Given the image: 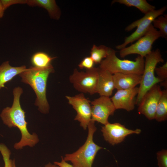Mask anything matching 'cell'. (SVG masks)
Returning a JSON list of instances; mask_svg holds the SVG:
<instances>
[{
    "label": "cell",
    "mask_w": 167,
    "mask_h": 167,
    "mask_svg": "<svg viewBox=\"0 0 167 167\" xmlns=\"http://www.w3.org/2000/svg\"><path fill=\"white\" fill-rule=\"evenodd\" d=\"M167 9L164 6L157 10H155L146 14L142 18L135 21L130 24L125 28V31L129 32L137 27L135 31L131 35L125 37L124 42L117 45L116 48L121 50L128 44L137 40L143 36L147 32L153 20L160 15L163 14Z\"/></svg>",
    "instance_id": "6"
},
{
    "label": "cell",
    "mask_w": 167,
    "mask_h": 167,
    "mask_svg": "<svg viewBox=\"0 0 167 167\" xmlns=\"http://www.w3.org/2000/svg\"><path fill=\"white\" fill-rule=\"evenodd\" d=\"M99 70V68L93 67L84 72L75 69L69 77L70 81L78 91L93 95L96 93Z\"/></svg>",
    "instance_id": "7"
},
{
    "label": "cell",
    "mask_w": 167,
    "mask_h": 167,
    "mask_svg": "<svg viewBox=\"0 0 167 167\" xmlns=\"http://www.w3.org/2000/svg\"><path fill=\"white\" fill-rule=\"evenodd\" d=\"M118 2L127 6H133L145 14L155 10L154 6L149 4L146 0H114L112 4Z\"/></svg>",
    "instance_id": "18"
},
{
    "label": "cell",
    "mask_w": 167,
    "mask_h": 167,
    "mask_svg": "<svg viewBox=\"0 0 167 167\" xmlns=\"http://www.w3.org/2000/svg\"><path fill=\"white\" fill-rule=\"evenodd\" d=\"M54 70L51 65L45 68L31 66L19 75L23 83L29 85L36 96L35 105L43 114L49 113V105L46 97L47 84L49 74Z\"/></svg>",
    "instance_id": "2"
},
{
    "label": "cell",
    "mask_w": 167,
    "mask_h": 167,
    "mask_svg": "<svg viewBox=\"0 0 167 167\" xmlns=\"http://www.w3.org/2000/svg\"><path fill=\"white\" fill-rule=\"evenodd\" d=\"M158 167H167V150L163 149L156 153Z\"/></svg>",
    "instance_id": "25"
},
{
    "label": "cell",
    "mask_w": 167,
    "mask_h": 167,
    "mask_svg": "<svg viewBox=\"0 0 167 167\" xmlns=\"http://www.w3.org/2000/svg\"><path fill=\"white\" fill-rule=\"evenodd\" d=\"M27 4L31 6H38L45 9L50 17L58 20L61 11L54 0H28Z\"/></svg>",
    "instance_id": "17"
},
{
    "label": "cell",
    "mask_w": 167,
    "mask_h": 167,
    "mask_svg": "<svg viewBox=\"0 0 167 167\" xmlns=\"http://www.w3.org/2000/svg\"><path fill=\"white\" fill-rule=\"evenodd\" d=\"M109 47L101 45L97 46L93 45L90 52V57L94 63L100 64L103 58L107 56Z\"/></svg>",
    "instance_id": "21"
},
{
    "label": "cell",
    "mask_w": 167,
    "mask_h": 167,
    "mask_svg": "<svg viewBox=\"0 0 167 167\" xmlns=\"http://www.w3.org/2000/svg\"><path fill=\"white\" fill-rule=\"evenodd\" d=\"M56 57H52L46 53L38 52L32 56L31 62L34 67L45 68L51 65L52 60Z\"/></svg>",
    "instance_id": "20"
},
{
    "label": "cell",
    "mask_w": 167,
    "mask_h": 167,
    "mask_svg": "<svg viewBox=\"0 0 167 167\" xmlns=\"http://www.w3.org/2000/svg\"><path fill=\"white\" fill-rule=\"evenodd\" d=\"M62 160L60 162L55 161L54 164L57 165L60 167H73L72 165L68 164L67 162L65 161L62 156Z\"/></svg>",
    "instance_id": "28"
},
{
    "label": "cell",
    "mask_w": 167,
    "mask_h": 167,
    "mask_svg": "<svg viewBox=\"0 0 167 167\" xmlns=\"http://www.w3.org/2000/svg\"><path fill=\"white\" fill-rule=\"evenodd\" d=\"M13 167H16L15 164V159L13 160Z\"/></svg>",
    "instance_id": "31"
},
{
    "label": "cell",
    "mask_w": 167,
    "mask_h": 167,
    "mask_svg": "<svg viewBox=\"0 0 167 167\" xmlns=\"http://www.w3.org/2000/svg\"><path fill=\"white\" fill-rule=\"evenodd\" d=\"M145 58L143 71L136 99L135 104L138 105L146 92L154 85L161 82L155 76L154 72L157 64L164 62L158 49L152 51Z\"/></svg>",
    "instance_id": "5"
},
{
    "label": "cell",
    "mask_w": 167,
    "mask_h": 167,
    "mask_svg": "<svg viewBox=\"0 0 167 167\" xmlns=\"http://www.w3.org/2000/svg\"><path fill=\"white\" fill-rule=\"evenodd\" d=\"M139 88L118 90L110 98L116 109H123L129 112L133 110L136 105L135 97L137 96Z\"/></svg>",
    "instance_id": "13"
},
{
    "label": "cell",
    "mask_w": 167,
    "mask_h": 167,
    "mask_svg": "<svg viewBox=\"0 0 167 167\" xmlns=\"http://www.w3.org/2000/svg\"><path fill=\"white\" fill-rule=\"evenodd\" d=\"M162 93L161 86L156 84L152 86L143 97L138 109L139 114L150 120L155 119L157 105Z\"/></svg>",
    "instance_id": "11"
},
{
    "label": "cell",
    "mask_w": 167,
    "mask_h": 167,
    "mask_svg": "<svg viewBox=\"0 0 167 167\" xmlns=\"http://www.w3.org/2000/svg\"><path fill=\"white\" fill-rule=\"evenodd\" d=\"M160 37L159 32L152 24L145 34L135 43L120 50V56L123 58L130 54H137L144 58L152 52V44Z\"/></svg>",
    "instance_id": "8"
},
{
    "label": "cell",
    "mask_w": 167,
    "mask_h": 167,
    "mask_svg": "<svg viewBox=\"0 0 167 167\" xmlns=\"http://www.w3.org/2000/svg\"><path fill=\"white\" fill-rule=\"evenodd\" d=\"M45 167H60V166L54 164H53L50 163H49L45 165Z\"/></svg>",
    "instance_id": "30"
},
{
    "label": "cell",
    "mask_w": 167,
    "mask_h": 167,
    "mask_svg": "<svg viewBox=\"0 0 167 167\" xmlns=\"http://www.w3.org/2000/svg\"><path fill=\"white\" fill-rule=\"evenodd\" d=\"M91 120L104 125L108 123V118L116 110L109 97L101 96L91 102Z\"/></svg>",
    "instance_id": "10"
},
{
    "label": "cell",
    "mask_w": 167,
    "mask_h": 167,
    "mask_svg": "<svg viewBox=\"0 0 167 167\" xmlns=\"http://www.w3.org/2000/svg\"><path fill=\"white\" fill-rule=\"evenodd\" d=\"M94 62L90 57L84 58L78 65L80 69H90L93 67Z\"/></svg>",
    "instance_id": "26"
},
{
    "label": "cell",
    "mask_w": 167,
    "mask_h": 167,
    "mask_svg": "<svg viewBox=\"0 0 167 167\" xmlns=\"http://www.w3.org/2000/svg\"><path fill=\"white\" fill-rule=\"evenodd\" d=\"M155 71L157 75V78L161 81V82L167 81V62L161 66L156 67Z\"/></svg>",
    "instance_id": "24"
},
{
    "label": "cell",
    "mask_w": 167,
    "mask_h": 167,
    "mask_svg": "<svg viewBox=\"0 0 167 167\" xmlns=\"http://www.w3.org/2000/svg\"><path fill=\"white\" fill-rule=\"evenodd\" d=\"M153 26L155 28L159 29V31L161 37L167 39V15H161L155 19L152 22Z\"/></svg>",
    "instance_id": "22"
},
{
    "label": "cell",
    "mask_w": 167,
    "mask_h": 167,
    "mask_svg": "<svg viewBox=\"0 0 167 167\" xmlns=\"http://www.w3.org/2000/svg\"><path fill=\"white\" fill-rule=\"evenodd\" d=\"M4 11L1 0H0V19L3 16Z\"/></svg>",
    "instance_id": "29"
},
{
    "label": "cell",
    "mask_w": 167,
    "mask_h": 167,
    "mask_svg": "<svg viewBox=\"0 0 167 167\" xmlns=\"http://www.w3.org/2000/svg\"><path fill=\"white\" fill-rule=\"evenodd\" d=\"M0 152L3 157L4 167H13V160L10 159L11 152L7 147L2 143H0Z\"/></svg>",
    "instance_id": "23"
},
{
    "label": "cell",
    "mask_w": 167,
    "mask_h": 167,
    "mask_svg": "<svg viewBox=\"0 0 167 167\" xmlns=\"http://www.w3.org/2000/svg\"><path fill=\"white\" fill-rule=\"evenodd\" d=\"M28 0H1L3 7L5 11L11 5L16 4H27Z\"/></svg>",
    "instance_id": "27"
},
{
    "label": "cell",
    "mask_w": 167,
    "mask_h": 167,
    "mask_svg": "<svg viewBox=\"0 0 167 167\" xmlns=\"http://www.w3.org/2000/svg\"><path fill=\"white\" fill-rule=\"evenodd\" d=\"M155 119L161 122L167 119V89L162 90L155 112Z\"/></svg>",
    "instance_id": "19"
},
{
    "label": "cell",
    "mask_w": 167,
    "mask_h": 167,
    "mask_svg": "<svg viewBox=\"0 0 167 167\" xmlns=\"http://www.w3.org/2000/svg\"><path fill=\"white\" fill-rule=\"evenodd\" d=\"M101 130L104 139L112 145L122 142L130 135L139 134L141 132L140 129H129L118 122H109L102 126Z\"/></svg>",
    "instance_id": "12"
},
{
    "label": "cell",
    "mask_w": 167,
    "mask_h": 167,
    "mask_svg": "<svg viewBox=\"0 0 167 167\" xmlns=\"http://www.w3.org/2000/svg\"><path fill=\"white\" fill-rule=\"evenodd\" d=\"M27 69L24 65L13 67L10 64L9 61L3 62L0 66V90L6 83Z\"/></svg>",
    "instance_id": "16"
},
{
    "label": "cell",
    "mask_w": 167,
    "mask_h": 167,
    "mask_svg": "<svg viewBox=\"0 0 167 167\" xmlns=\"http://www.w3.org/2000/svg\"><path fill=\"white\" fill-rule=\"evenodd\" d=\"M13 101L11 107L4 108L0 117L4 124L10 128H17L20 131L21 137L19 142L15 143L14 148L16 149H22L28 146L33 147L39 142L37 135L35 133L30 134L28 131L25 119V112L21 108L20 104V96L23 90L19 87L15 88L13 91Z\"/></svg>",
    "instance_id": "1"
},
{
    "label": "cell",
    "mask_w": 167,
    "mask_h": 167,
    "mask_svg": "<svg viewBox=\"0 0 167 167\" xmlns=\"http://www.w3.org/2000/svg\"><path fill=\"white\" fill-rule=\"evenodd\" d=\"M95 122L91 120L89 124L88 136L84 144L73 153L66 154L63 159L70 161L73 167H92V165L98 151L102 148L93 141L94 133L96 130Z\"/></svg>",
    "instance_id": "3"
},
{
    "label": "cell",
    "mask_w": 167,
    "mask_h": 167,
    "mask_svg": "<svg viewBox=\"0 0 167 167\" xmlns=\"http://www.w3.org/2000/svg\"><path fill=\"white\" fill-rule=\"evenodd\" d=\"M68 103L71 105L77 113L74 120L80 122V126L85 130L91 120V102L83 93L74 96H66Z\"/></svg>",
    "instance_id": "9"
},
{
    "label": "cell",
    "mask_w": 167,
    "mask_h": 167,
    "mask_svg": "<svg viewBox=\"0 0 167 167\" xmlns=\"http://www.w3.org/2000/svg\"><path fill=\"white\" fill-rule=\"evenodd\" d=\"M96 93L101 96L109 97L115 89L113 74L99 68Z\"/></svg>",
    "instance_id": "15"
},
{
    "label": "cell",
    "mask_w": 167,
    "mask_h": 167,
    "mask_svg": "<svg viewBox=\"0 0 167 167\" xmlns=\"http://www.w3.org/2000/svg\"><path fill=\"white\" fill-rule=\"evenodd\" d=\"M115 89L125 90L133 88L139 84L142 75L116 73L113 75Z\"/></svg>",
    "instance_id": "14"
},
{
    "label": "cell",
    "mask_w": 167,
    "mask_h": 167,
    "mask_svg": "<svg viewBox=\"0 0 167 167\" xmlns=\"http://www.w3.org/2000/svg\"><path fill=\"white\" fill-rule=\"evenodd\" d=\"M116 53L114 49L109 48L107 56L100 63L99 68L113 75L116 73L142 75L144 58L138 55L135 61L121 60L117 56Z\"/></svg>",
    "instance_id": "4"
}]
</instances>
